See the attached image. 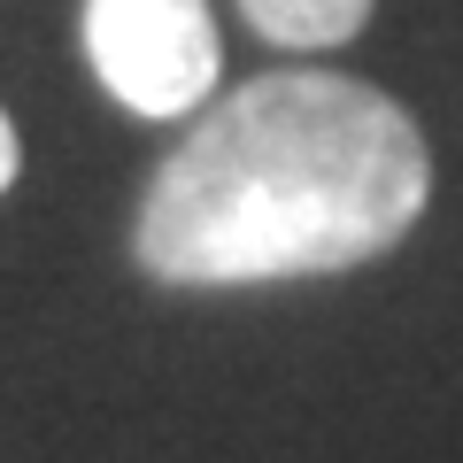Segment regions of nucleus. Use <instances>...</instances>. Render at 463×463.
<instances>
[{
    "mask_svg": "<svg viewBox=\"0 0 463 463\" xmlns=\"http://www.w3.org/2000/svg\"><path fill=\"white\" fill-rule=\"evenodd\" d=\"M85 62L132 116H185L216 93L209 0H85Z\"/></svg>",
    "mask_w": 463,
    "mask_h": 463,
    "instance_id": "obj_2",
    "label": "nucleus"
},
{
    "mask_svg": "<svg viewBox=\"0 0 463 463\" xmlns=\"http://www.w3.org/2000/svg\"><path fill=\"white\" fill-rule=\"evenodd\" d=\"M16 124H8V109H0V194H8V185H16Z\"/></svg>",
    "mask_w": 463,
    "mask_h": 463,
    "instance_id": "obj_4",
    "label": "nucleus"
},
{
    "mask_svg": "<svg viewBox=\"0 0 463 463\" xmlns=\"http://www.w3.org/2000/svg\"><path fill=\"white\" fill-rule=\"evenodd\" d=\"M425 201L432 155L410 109L332 70H270L163 155L132 255L163 286L325 279L402 248Z\"/></svg>",
    "mask_w": 463,
    "mask_h": 463,
    "instance_id": "obj_1",
    "label": "nucleus"
},
{
    "mask_svg": "<svg viewBox=\"0 0 463 463\" xmlns=\"http://www.w3.org/2000/svg\"><path fill=\"white\" fill-rule=\"evenodd\" d=\"M240 16L255 24L263 39H279V47H347V39L371 24V0H240Z\"/></svg>",
    "mask_w": 463,
    "mask_h": 463,
    "instance_id": "obj_3",
    "label": "nucleus"
}]
</instances>
